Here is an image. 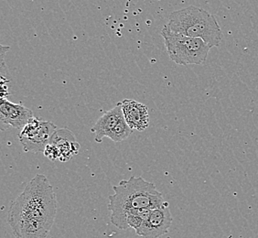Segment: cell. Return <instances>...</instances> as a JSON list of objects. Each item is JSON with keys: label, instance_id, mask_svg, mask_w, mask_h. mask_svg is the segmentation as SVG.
I'll return each instance as SVG.
<instances>
[{"label": "cell", "instance_id": "cell-1", "mask_svg": "<svg viewBox=\"0 0 258 238\" xmlns=\"http://www.w3.org/2000/svg\"><path fill=\"white\" fill-rule=\"evenodd\" d=\"M57 198L44 174H37L12 202L8 223L16 238H46L53 226Z\"/></svg>", "mask_w": 258, "mask_h": 238}, {"label": "cell", "instance_id": "cell-2", "mask_svg": "<svg viewBox=\"0 0 258 238\" xmlns=\"http://www.w3.org/2000/svg\"><path fill=\"white\" fill-rule=\"evenodd\" d=\"M114 194L109 196L108 210L111 212V223L121 230L128 228L125 214L135 209L159 208L164 201L161 193L153 183L142 177L131 176L113 186Z\"/></svg>", "mask_w": 258, "mask_h": 238}, {"label": "cell", "instance_id": "cell-3", "mask_svg": "<svg viewBox=\"0 0 258 238\" xmlns=\"http://www.w3.org/2000/svg\"><path fill=\"white\" fill-rule=\"evenodd\" d=\"M165 26L174 33L204 40L211 49L218 47L224 37L216 18L195 6L173 11Z\"/></svg>", "mask_w": 258, "mask_h": 238}, {"label": "cell", "instance_id": "cell-4", "mask_svg": "<svg viewBox=\"0 0 258 238\" xmlns=\"http://www.w3.org/2000/svg\"><path fill=\"white\" fill-rule=\"evenodd\" d=\"M160 34L163 37L169 59L176 65H203L207 59L211 48L204 40L174 33L166 26Z\"/></svg>", "mask_w": 258, "mask_h": 238}, {"label": "cell", "instance_id": "cell-5", "mask_svg": "<svg viewBox=\"0 0 258 238\" xmlns=\"http://www.w3.org/2000/svg\"><path fill=\"white\" fill-rule=\"evenodd\" d=\"M52 122L33 117L20 133V141L25 152L44 153L57 130Z\"/></svg>", "mask_w": 258, "mask_h": 238}, {"label": "cell", "instance_id": "cell-6", "mask_svg": "<svg viewBox=\"0 0 258 238\" xmlns=\"http://www.w3.org/2000/svg\"><path fill=\"white\" fill-rule=\"evenodd\" d=\"M172 223V215L169 204L164 202L159 208L153 209L149 218L136 231V233L142 238H159L169 233Z\"/></svg>", "mask_w": 258, "mask_h": 238}, {"label": "cell", "instance_id": "cell-7", "mask_svg": "<svg viewBox=\"0 0 258 238\" xmlns=\"http://www.w3.org/2000/svg\"><path fill=\"white\" fill-rule=\"evenodd\" d=\"M33 112L23 104L12 103L6 98L0 102V123L1 130L13 128L23 129L33 118Z\"/></svg>", "mask_w": 258, "mask_h": 238}, {"label": "cell", "instance_id": "cell-8", "mask_svg": "<svg viewBox=\"0 0 258 238\" xmlns=\"http://www.w3.org/2000/svg\"><path fill=\"white\" fill-rule=\"evenodd\" d=\"M124 119L132 130L143 131L149 125L148 106L132 99H124L121 102Z\"/></svg>", "mask_w": 258, "mask_h": 238}, {"label": "cell", "instance_id": "cell-9", "mask_svg": "<svg viewBox=\"0 0 258 238\" xmlns=\"http://www.w3.org/2000/svg\"><path fill=\"white\" fill-rule=\"evenodd\" d=\"M123 116L124 113L121 102L116 104L114 108L104 112V114L100 116L94 127L91 129V132L95 134V142L101 143L104 138H108Z\"/></svg>", "mask_w": 258, "mask_h": 238}, {"label": "cell", "instance_id": "cell-10", "mask_svg": "<svg viewBox=\"0 0 258 238\" xmlns=\"http://www.w3.org/2000/svg\"><path fill=\"white\" fill-rule=\"evenodd\" d=\"M50 144L54 145L60 154L59 160L61 162L68 161L73 156L77 155L80 144L76 141L75 136L68 129H57L51 138Z\"/></svg>", "mask_w": 258, "mask_h": 238}, {"label": "cell", "instance_id": "cell-11", "mask_svg": "<svg viewBox=\"0 0 258 238\" xmlns=\"http://www.w3.org/2000/svg\"><path fill=\"white\" fill-rule=\"evenodd\" d=\"M151 209H135L130 210L125 214V221L129 227L137 231L142 225L151 213Z\"/></svg>", "mask_w": 258, "mask_h": 238}, {"label": "cell", "instance_id": "cell-12", "mask_svg": "<svg viewBox=\"0 0 258 238\" xmlns=\"http://www.w3.org/2000/svg\"><path fill=\"white\" fill-rule=\"evenodd\" d=\"M131 133H133V130L126 123L124 116H123L118 122V124L116 125L114 130L111 132L108 138L115 143H117V142H122L125 140L131 135Z\"/></svg>", "mask_w": 258, "mask_h": 238}]
</instances>
